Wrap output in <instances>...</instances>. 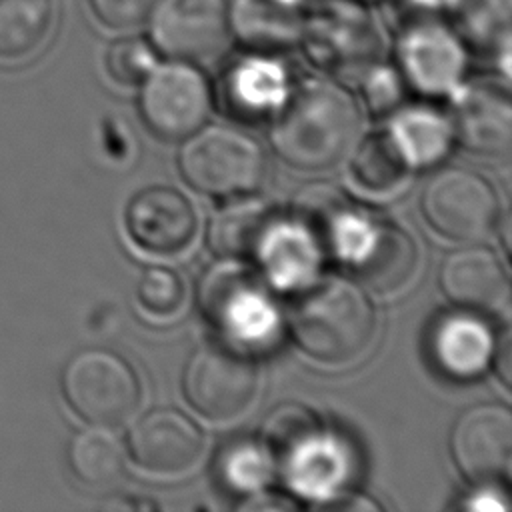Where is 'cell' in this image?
<instances>
[{
    "instance_id": "ac0fdd59",
    "label": "cell",
    "mask_w": 512,
    "mask_h": 512,
    "mask_svg": "<svg viewBox=\"0 0 512 512\" xmlns=\"http://www.w3.org/2000/svg\"><path fill=\"white\" fill-rule=\"evenodd\" d=\"M418 266L414 238L390 220L378 216L366 244L348 264L352 274L378 294H392L404 288Z\"/></svg>"
},
{
    "instance_id": "74e56055",
    "label": "cell",
    "mask_w": 512,
    "mask_h": 512,
    "mask_svg": "<svg viewBox=\"0 0 512 512\" xmlns=\"http://www.w3.org/2000/svg\"><path fill=\"white\" fill-rule=\"evenodd\" d=\"M288 2H292V4H298V2H300V0H288Z\"/></svg>"
},
{
    "instance_id": "9c48e42d",
    "label": "cell",
    "mask_w": 512,
    "mask_h": 512,
    "mask_svg": "<svg viewBox=\"0 0 512 512\" xmlns=\"http://www.w3.org/2000/svg\"><path fill=\"white\" fill-rule=\"evenodd\" d=\"M138 104L150 132L174 142L188 138L204 124L210 110V90L196 66L172 60L154 66L142 80Z\"/></svg>"
},
{
    "instance_id": "277c9868",
    "label": "cell",
    "mask_w": 512,
    "mask_h": 512,
    "mask_svg": "<svg viewBox=\"0 0 512 512\" xmlns=\"http://www.w3.org/2000/svg\"><path fill=\"white\" fill-rule=\"evenodd\" d=\"M196 298L204 318L228 340L262 348L276 338V308L256 276L234 260L210 266L198 282Z\"/></svg>"
},
{
    "instance_id": "5b68a950",
    "label": "cell",
    "mask_w": 512,
    "mask_h": 512,
    "mask_svg": "<svg viewBox=\"0 0 512 512\" xmlns=\"http://www.w3.org/2000/svg\"><path fill=\"white\" fill-rule=\"evenodd\" d=\"M178 168L194 190L210 196H234L258 188L266 160L248 134L226 126H208L188 136L178 154Z\"/></svg>"
},
{
    "instance_id": "83f0119b",
    "label": "cell",
    "mask_w": 512,
    "mask_h": 512,
    "mask_svg": "<svg viewBox=\"0 0 512 512\" xmlns=\"http://www.w3.org/2000/svg\"><path fill=\"white\" fill-rule=\"evenodd\" d=\"M390 132L402 146L410 166H424L442 158L450 146V124L428 108L396 110Z\"/></svg>"
},
{
    "instance_id": "f1b7e54d",
    "label": "cell",
    "mask_w": 512,
    "mask_h": 512,
    "mask_svg": "<svg viewBox=\"0 0 512 512\" xmlns=\"http://www.w3.org/2000/svg\"><path fill=\"white\" fill-rule=\"evenodd\" d=\"M322 420L308 406L300 402H286L276 406L262 424V448L272 464H276L300 440L318 430Z\"/></svg>"
},
{
    "instance_id": "f546056e",
    "label": "cell",
    "mask_w": 512,
    "mask_h": 512,
    "mask_svg": "<svg viewBox=\"0 0 512 512\" xmlns=\"http://www.w3.org/2000/svg\"><path fill=\"white\" fill-rule=\"evenodd\" d=\"M264 448L250 440L228 444L218 458V472L226 486L238 492H258L270 478L272 466Z\"/></svg>"
},
{
    "instance_id": "d6986e66",
    "label": "cell",
    "mask_w": 512,
    "mask_h": 512,
    "mask_svg": "<svg viewBox=\"0 0 512 512\" xmlns=\"http://www.w3.org/2000/svg\"><path fill=\"white\" fill-rule=\"evenodd\" d=\"M286 94L288 82L284 68L264 56L238 60L222 76L218 88L222 110L244 122L266 118L284 102Z\"/></svg>"
},
{
    "instance_id": "52a82bcc",
    "label": "cell",
    "mask_w": 512,
    "mask_h": 512,
    "mask_svg": "<svg viewBox=\"0 0 512 512\" xmlns=\"http://www.w3.org/2000/svg\"><path fill=\"white\" fill-rule=\"evenodd\" d=\"M182 390L188 404L212 420L240 416L258 392L254 360L230 346L206 342L184 366Z\"/></svg>"
},
{
    "instance_id": "4fadbf2b",
    "label": "cell",
    "mask_w": 512,
    "mask_h": 512,
    "mask_svg": "<svg viewBox=\"0 0 512 512\" xmlns=\"http://www.w3.org/2000/svg\"><path fill=\"white\" fill-rule=\"evenodd\" d=\"M198 218L194 204L172 186H150L132 196L126 230L136 246L150 254L174 256L194 240Z\"/></svg>"
},
{
    "instance_id": "2e32d148",
    "label": "cell",
    "mask_w": 512,
    "mask_h": 512,
    "mask_svg": "<svg viewBox=\"0 0 512 512\" xmlns=\"http://www.w3.org/2000/svg\"><path fill=\"white\" fill-rule=\"evenodd\" d=\"M276 466L290 488L318 504L334 500L350 474V454L338 436L320 426L288 450Z\"/></svg>"
},
{
    "instance_id": "3957f363",
    "label": "cell",
    "mask_w": 512,
    "mask_h": 512,
    "mask_svg": "<svg viewBox=\"0 0 512 512\" xmlns=\"http://www.w3.org/2000/svg\"><path fill=\"white\" fill-rule=\"evenodd\" d=\"M300 44L306 58L340 80H360L380 64L386 48L376 16L362 0H324L304 16Z\"/></svg>"
},
{
    "instance_id": "7402d4cb",
    "label": "cell",
    "mask_w": 512,
    "mask_h": 512,
    "mask_svg": "<svg viewBox=\"0 0 512 512\" xmlns=\"http://www.w3.org/2000/svg\"><path fill=\"white\" fill-rule=\"evenodd\" d=\"M492 336L484 322L470 314H448L434 324L430 350L434 362L452 378L480 374L492 354Z\"/></svg>"
},
{
    "instance_id": "d4e9b609",
    "label": "cell",
    "mask_w": 512,
    "mask_h": 512,
    "mask_svg": "<svg viewBox=\"0 0 512 512\" xmlns=\"http://www.w3.org/2000/svg\"><path fill=\"white\" fill-rule=\"evenodd\" d=\"M52 22V0H0V58L18 60L36 52Z\"/></svg>"
},
{
    "instance_id": "5bb4252c",
    "label": "cell",
    "mask_w": 512,
    "mask_h": 512,
    "mask_svg": "<svg viewBox=\"0 0 512 512\" xmlns=\"http://www.w3.org/2000/svg\"><path fill=\"white\" fill-rule=\"evenodd\" d=\"M204 450L200 428L180 410L156 408L140 416L128 434L132 460L150 472L176 474L196 464Z\"/></svg>"
},
{
    "instance_id": "4316f807",
    "label": "cell",
    "mask_w": 512,
    "mask_h": 512,
    "mask_svg": "<svg viewBox=\"0 0 512 512\" xmlns=\"http://www.w3.org/2000/svg\"><path fill=\"white\" fill-rule=\"evenodd\" d=\"M410 162L390 130L368 136L350 162L352 178L368 192H390L408 174Z\"/></svg>"
},
{
    "instance_id": "484cf974",
    "label": "cell",
    "mask_w": 512,
    "mask_h": 512,
    "mask_svg": "<svg viewBox=\"0 0 512 512\" xmlns=\"http://www.w3.org/2000/svg\"><path fill=\"white\" fill-rule=\"evenodd\" d=\"M68 464L84 484L106 488L124 472V448L108 428L94 426L70 440Z\"/></svg>"
},
{
    "instance_id": "ba28073f",
    "label": "cell",
    "mask_w": 512,
    "mask_h": 512,
    "mask_svg": "<svg viewBox=\"0 0 512 512\" xmlns=\"http://www.w3.org/2000/svg\"><path fill=\"white\" fill-rule=\"evenodd\" d=\"M426 222L444 238L470 242L484 238L498 220L492 184L466 168H442L426 182L420 198Z\"/></svg>"
},
{
    "instance_id": "8992f818",
    "label": "cell",
    "mask_w": 512,
    "mask_h": 512,
    "mask_svg": "<svg viewBox=\"0 0 512 512\" xmlns=\"http://www.w3.org/2000/svg\"><path fill=\"white\" fill-rule=\"evenodd\" d=\"M62 394L84 422L114 428L134 414L140 382L122 356L108 350H82L62 372Z\"/></svg>"
},
{
    "instance_id": "836d02e7",
    "label": "cell",
    "mask_w": 512,
    "mask_h": 512,
    "mask_svg": "<svg viewBox=\"0 0 512 512\" xmlns=\"http://www.w3.org/2000/svg\"><path fill=\"white\" fill-rule=\"evenodd\" d=\"M156 0H90L94 16L108 28L130 30L148 20Z\"/></svg>"
},
{
    "instance_id": "4dcf8cb0",
    "label": "cell",
    "mask_w": 512,
    "mask_h": 512,
    "mask_svg": "<svg viewBox=\"0 0 512 512\" xmlns=\"http://www.w3.org/2000/svg\"><path fill=\"white\" fill-rule=\"evenodd\" d=\"M136 296L146 312L154 316H172L184 302V284L176 272L152 266L140 274Z\"/></svg>"
},
{
    "instance_id": "d590c367",
    "label": "cell",
    "mask_w": 512,
    "mask_h": 512,
    "mask_svg": "<svg viewBox=\"0 0 512 512\" xmlns=\"http://www.w3.org/2000/svg\"><path fill=\"white\" fill-rule=\"evenodd\" d=\"M296 504H292V502H288V500H282L280 496H276V494H250V498L242 504V508H250V510H260V508H272V510H276V508H294Z\"/></svg>"
},
{
    "instance_id": "e575fe53",
    "label": "cell",
    "mask_w": 512,
    "mask_h": 512,
    "mask_svg": "<svg viewBox=\"0 0 512 512\" xmlns=\"http://www.w3.org/2000/svg\"><path fill=\"white\" fill-rule=\"evenodd\" d=\"M510 332L504 330L500 334V338L492 344V354L494 356V370L500 378V382L508 388L510 386V368H512V362H510Z\"/></svg>"
},
{
    "instance_id": "7c38bea8",
    "label": "cell",
    "mask_w": 512,
    "mask_h": 512,
    "mask_svg": "<svg viewBox=\"0 0 512 512\" xmlns=\"http://www.w3.org/2000/svg\"><path fill=\"white\" fill-rule=\"evenodd\" d=\"M400 76L428 96L456 88L464 70V44L452 28L438 20H416L398 40Z\"/></svg>"
},
{
    "instance_id": "7a4b0ae2",
    "label": "cell",
    "mask_w": 512,
    "mask_h": 512,
    "mask_svg": "<svg viewBox=\"0 0 512 512\" xmlns=\"http://www.w3.org/2000/svg\"><path fill=\"white\" fill-rule=\"evenodd\" d=\"M288 326L296 346L316 362L340 366L370 346L374 308L364 290L342 276L308 280L294 294Z\"/></svg>"
},
{
    "instance_id": "d6a6232c",
    "label": "cell",
    "mask_w": 512,
    "mask_h": 512,
    "mask_svg": "<svg viewBox=\"0 0 512 512\" xmlns=\"http://www.w3.org/2000/svg\"><path fill=\"white\" fill-rule=\"evenodd\" d=\"M364 102L372 114H390L400 108L402 102V76L392 68L374 66L360 80Z\"/></svg>"
},
{
    "instance_id": "e0dca14e",
    "label": "cell",
    "mask_w": 512,
    "mask_h": 512,
    "mask_svg": "<svg viewBox=\"0 0 512 512\" xmlns=\"http://www.w3.org/2000/svg\"><path fill=\"white\" fill-rule=\"evenodd\" d=\"M438 280L446 298L466 310L492 312L508 296V280L498 256L480 246L450 252L442 260Z\"/></svg>"
},
{
    "instance_id": "6da1fadb",
    "label": "cell",
    "mask_w": 512,
    "mask_h": 512,
    "mask_svg": "<svg viewBox=\"0 0 512 512\" xmlns=\"http://www.w3.org/2000/svg\"><path fill=\"white\" fill-rule=\"evenodd\" d=\"M270 140L292 168L320 172L338 164L352 148L360 112L352 94L334 80L298 84L280 104Z\"/></svg>"
},
{
    "instance_id": "cb8c5ba5",
    "label": "cell",
    "mask_w": 512,
    "mask_h": 512,
    "mask_svg": "<svg viewBox=\"0 0 512 512\" xmlns=\"http://www.w3.org/2000/svg\"><path fill=\"white\" fill-rule=\"evenodd\" d=\"M454 32L482 54H506L510 42V0H452Z\"/></svg>"
},
{
    "instance_id": "603a6c76",
    "label": "cell",
    "mask_w": 512,
    "mask_h": 512,
    "mask_svg": "<svg viewBox=\"0 0 512 512\" xmlns=\"http://www.w3.org/2000/svg\"><path fill=\"white\" fill-rule=\"evenodd\" d=\"M320 258L318 248L302 232V228H298L292 220L286 222L282 218L268 236L256 262L264 270L270 284L280 290H288L300 288L312 280Z\"/></svg>"
},
{
    "instance_id": "30bf717a",
    "label": "cell",
    "mask_w": 512,
    "mask_h": 512,
    "mask_svg": "<svg viewBox=\"0 0 512 512\" xmlns=\"http://www.w3.org/2000/svg\"><path fill=\"white\" fill-rule=\"evenodd\" d=\"M148 22L154 48L190 64L216 58L230 36L224 0H156Z\"/></svg>"
},
{
    "instance_id": "9a60e30c",
    "label": "cell",
    "mask_w": 512,
    "mask_h": 512,
    "mask_svg": "<svg viewBox=\"0 0 512 512\" xmlns=\"http://www.w3.org/2000/svg\"><path fill=\"white\" fill-rule=\"evenodd\" d=\"M452 132L472 154L506 156L512 144V106L508 90L496 82L468 84L454 102Z\"/></svg>"
},
{
    "instance_id": "ffe728a7",
    "label": "cell",
    "mask_w": 512,
    "mask_h": 512,
    "mask_svg": "<svg viewBox=\"0 0 512 512\" xmlns=\"http://www.w3.org/2000/svg\"><path fill=\"white\" fill-rule=\"evenodd\" d=\"M282 214L260 198L222 206L208 224V246L224 260H258Z\"/></svg>"
},
{
    "instance_id": "44dd1931",
    "label": "cell",
    "mask_w": 512,
    "mask_h": 512,
    "mask_svg": "<svg viewBox=\"0 0 512 512\" xmlns=\"http://www.w3.org/2000/svg\"><path fill=\"white\" fill-rule=\"evenodd\" d=\"M304 14L288 0H234L228 6L230 32L256 52H280L300 42Z\"/></svg>"
},
{
    "instance_id": "8d00e7d4",
    "label": "cell",
    "mask_w": 512,
    "mask_h": 512,
    "mask_svg": "<svg viewBox=\"0 0 512 512\" xmlns=\"http://www.w3.org/2000/svg\"><path fill=\"white\" fill-rule=\"evenodd\" d=\"M464 506L470 510H506L508 508V504L500 502L492 490L476 492Z\"/></svg>"
},
{
    "instance_id": "8fae6325",
    "label": "cell",
    "mask_w": 512,
    "mask_h": 512,
    "mask_svg": "<svg viewBox=\"0 0 512 512\" xmlns=\"http://www.w3.org/2000/svg\"><path fill=\"white\" fill-rule=\"evenodd\" d=\"M450 454L464 478L494 482L508 472L512 456V414L502 404L464 410L450 432Z\"/></svg>"
},
{
    "instance_id": "1f68e13d",
    "label": "cell",
    "mask_w": 512,
    "mask_h": 512,
    "mask_svg": "<svg viewBox=\"0 0 512 512\" xmlns=\"http://www.w3.org/2000/svg\"><path fill=\"white\" fill-rule=\"evenodd\" d=\"M156 66L154 50L142 38H122L106 52V70L122 86L140 84Z\"/></svg>"
}]
</instances>
